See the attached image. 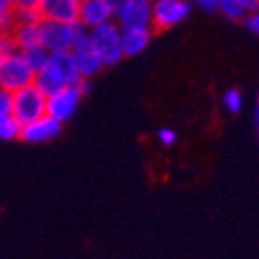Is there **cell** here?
<instances>
[{
	"label": "cell",
	"instance_id": "obj_17",
	"mask_svg": "<svg viewBox=\"0 0 259 259\" xmlns=\"http://www.w3.org/2000/svg\"><path fill=\"white\" fill-rule=\"evenodd\" d=\"M20 131H22V125L15 120L13 114L0 116V140H4V142L20 140Z\"/></svg>",
	"mask_w": 259,
	"mask_h": 259
},
{
	"label": "cell",
	"instance_id": "obj_8",
	"mask_svg": "<svg viewBox=\"0 0 259 259\" xmlns=\"http://www.w3.org/2000/svg\"><path fill=\"white\" fill-rule=\"evenodd\" d=\"M74 60V67H76L78 74L82 80H91L93 76L100 73L104 69V64L98 58L95 51L91 48V40H89V31L85 27L80 26V31H78L76 42H74V48L71 51Z\"/></svg>",
	"mask_w": 259,
	"mask_h": 259
},
{
	"label": "cell",
	"instance_id": "obj_13",
	"mask_svg": "<svg viewBox=\"0 0 259 259\" xmlns=\"http://www.w3.org/2000/svg\"><path fill=\"white\" fill-rule=\"evenodd\" d=\"M154 29L152 27H123L121 29V49L123 56H136L147 49Z\"/></svg>",
	"mask_w": 259,
	"mask_h": 259
},
{
	"label": "cell",
	"instance_id": "obj_5",
	"mask_svg": "<svg viewBox=\"0 0 259 259\" xmlns=\"http://www.w3.org/2000/svg\"><path fill=\"white\" fill-rule=\"evenodd\" d=\"M89 91V82L82 80L76 85H69L58 91L56 95L48 98V116L55 118L56 121L65 123L76 114L78 105L82 102V98L85 96V93Z\"/></svg>",
	"mask_w": 259,
	"mask_h": 259
},
{
	"label": "cell",
	"instance_id": "obj_14",
	"mask_svg": "<svg viewBox=\"0 0 259 259\" xmlns=\"http://www.w3.org/2000/svg\"><path fill=\"white\" fill-rule=\"evenodd\" d=\"M259 11V0H221L220 13L229 20H245L248 15Z\"/></svg>",
	"mask_w": 259,
	"mask_h": 259
},
{
	"label": "cell",
	"instance_id": "obj_4",
	"mask_svg": "<svg viewBox=\"0 0 259 259\" xmlns=\"http://www.w3.org/2000/svg\"><path fill=\"white\" fill-rule=\"evenodd\" d=\"M190 0H151L152 9V29L168 31L180 26L192 13Z\"/></svg>",
	"mask_w": 259,
	"mask_h": 259
},
{
	"label": "cell",
	"instance_id": "obj_25",
	"mask_svg": "<svg viewBox=\"0 0 259 259\" xmlns=\"http://www.w3.org/2000/svg\"><path fill=\"white\" fill-rule=\"evenodd\" d=\"M104 2L107 4V8L111 9L112 18H116L118 13H120L121 9H123V6H125L129 0H104Z\"/></svg>",
	"mask_w": 259,
	"mask_h": 259
},
{
	"label": "cell",
	"instance_id": "obj_16",
	"mask_svg": "<svg viewBox=\"0 0 259 259\" xmlns=\"http://www.w3.org/2000/svg\"><path fill=\"white\" fill-rule=\"evenodd\" d=\"M22 56H24V62L27 64V67H29L36 76V74L46 69L51 53L46 51L42 46H36V48H31V49H27V51H22Z\"/></svg>",
	"mask_w": 259,
	"mask_h": 259
},
{
	"label": "cell",
	"instance_id": "obj_27",
	"mask_svg": "<svg viewBox=\"0 0 259 259\" xmlns=\"http://www.w3.org/2000/svg\"><path fill=\"white\" fill-rule=\"evenodd\" d=\"M9 13H15V2L13 0H0V17Z\"/></svg>",
	"mask_w": 259,
	"mask_h": 259
},
{
	"label": "cell",
	"instance_id": "obj_10",
	"mask_svg": "<svg viewBox=\"0 0 259 259\" xmlns=\"http://www.w3.org/2000/svg\"><path fill=\"white\" fill-rule=\"evenodd\" d=\"M118 26L123 27H152L151 0H129L118 17Z\"/></svg>",
	"mask_w": 259,
	"mask_h": 259
},
{
	"label": "cell",
	"instance_id": "obj_29",
	"mask_svg": "<svg viewBox=\"0 0 259 259\" xmlns=\"http://www.w3.org/2000/svg\"><path fill=\"white\" fill-rule=\"evenodd\" d=\"M73 2H80V0H73Z\"/></svg>",
	"mask_w": 259,
	"mask_h": 259
},
{
	"label": "cell",
	"instance_id": "obj_24",
	"mask_svg": "<svg viewBox=\"0 0 259 259\" xmlns=\"http://www.w3.org/2000/svg\"><path fill=\"white\" fill-rule=\"evenodd\" d=\"M245 27L250 33H254L255 36H259V11H255V13H252V15H248V17L245 18Z\"/></svg>",
	"mask_w": 259,
	"mask_h": 259
},
{
	"label": "cell",
	"instance_id": "obj_11",
	"mask_svg": "<svg viewBox=\"0 0 259 259\" xmlns=\"http://www.w3.org/2000/svg\"><path fill=\"white\" fill-rule=\"evenodd\" d=\"M114 20L111 9L104 0H80L78 2V24L87 31Z\"/></svg>",
	"mask_w": 259,
	"mask_h": 259
},
{
	"label": "cell",
	"instance_id": "obj_12",
	"mask_svg": "<svg viewBox=\"0 0 259 259\" xmlns=\"http://www.w3.org/2000/svg\"><path fill=\"white\" fill-rule=\"evenodd\" d=\"M42 20L58 24H78V2L73 0H40Z\"/></svg>",
	"mask_w": 259,
	"mask_h": 259
},
{
	"label": "cell",
	"instance_id": "obj_20",
	"mask_svg": "<svg viewBox=\"0 0 259 259\" xmlns=\"http://www.w3.org/2000/svg\"><path fill=\"white\" fill-rule=\"evenodd\" d=\"M17 44H15V38L11 33H2L0 35V58L2 56H9L17 53Z\"/></svg>",
	"mask_w": 259,
	"mask_h": 259
},
{
	"label": "cell",
	"instance_id": "obj_26",
	"mask_svg": "<svg viewBox=\"0 0 259 259\" xmlns=\"http://www.w3.org/2000/svg\"><path fill=\"white\" fill-rule=\"evenodd\" d=\"M15 9H38L40 0H13Z\"/></svg>",
	"mask_w": 259,
	"mask_h": 259
},
{
	"label": "cell",
	"instance_id": "obj_7",
	"mask_svg": "<svg viewBox=\"0 0 259 259\" xmlns=\"http://www.w3.org/2000/svg\"><path fill=\"white\" fill-rule=\"evenodd\" d=\"M35 73L27 67L20 51L0 58V89L17 93L27 85H33Z\"/></svg>",
	"mask_w": 259,
	"mask_h": 259
},
{
	"label": "cell",
	"instance_id": "obj_6",
	"mask_svg": "<svg viewBox=\"0 0 259 259\" xmlns=\"http://www.w3.org/2000/svg\"><path fill=\"white\" fill-rule=\"evenodd\" d=\"M48 114V98L35 85L13 93V116L22 127Z\"/></svg>",
	"mask_w": 259,
	"mask_h": 259
},
{
	"label": "cell",
	"instance_id": "obj_1",
	"mask_svg": "<svg viewBox=\"0 0 259 259\" xmlns=\"http://www.w3.org/2000/svg\"><path fill=\"white\" fill-rule=\"evenodd\" d=\"M82 78L74 67V60L71 53H53L46 69L35 76L33 85L42 93L46 98L56 95L58 91L69 85H76Z\"/></svg>",
	"mask_w": 259,
	"mask_h": 259
},
{
	"label": "cell",
	"instance_id": "obj_21",
	"mask_svg": "<svg viewBox=\"0 0 259 259\" xmlns=\"http://www.w3.org/2000/svg\"><path fill=\"white\" fill-rule=\"evenodd\" d=\"M13 114V93L0 89V116Z\"/></svg>",
	"mask_w": 259,
	"mask_h": 259
},
{
	"label": "cell",
	"instance_id": "obj_23",
	"mask_svg": "<svg viewBox=\"0 0 259 259\" xmlns=\"http://www.w3.org/2000/svg\"><path fill=\"white\" fill-rule=\"evenodd\" d=\"M190 2L198 9L205 11V13H218V11H220L221 0H190Z\"/></svg>",
	"mask_w": 259,
	"mask_h": 259
},
{
	"label": "cell",
	"instance_id": "obj_18",
	"mask_svg": "<svg viewBox=\"0 0 259 259\" xmlns=\"http://www.w3.org/2000/svg\"><path fill=\"white\" fill-rule=\"evenodd\" d=\"M221 104H223V107L227 109L230 114H239L243 109V104H245V98H243L239 89L232 87V89H227V91L223 93V96H221Z\"/></svg>",
	"mask_w": 259,
	"mask_h": 259
},
{
	"label": "cell",
	"instance_id": "obj_3",
	"mask_svg": "<svg viewBox=\"0 0 259 259\" xmlns=\"http://www.w3.org/2000/svg\"><path fill=\"white\" fill-rule=\"evenodd\" d=\"M80 24H58V22L42 20L38 24L40 46L46 51L53 53H71L76 42Z\"/></svg>",
	"mask_w": 259,
	"mask_h": 259
},
{
	"label": "cell",
	"instance_id": "obj_19",
	"mask_svg": "<svg viewBox=\"0 0 259 259\" xmlns=\"http://www.w3.org/2000/svg\"><path fill=\"white\" fill-rule=\"evenodd\" d=\"M17 26H38L42 22V15L38 9H15Z\"/></svg>",
	"mask_w": 259,
	"mask_h": 259
},
{
	"label": "cell",
	"instance_id": "obj_28",
	"mask_svg": "<svg viewBox=\"0 0 259 259\" xmlns=\"http://www.w3.org/2000/svg\"><path fill=\"white\" fill-rule=\"evenodd\" d=\"M255 123H257V134H259V95H257V102H255Z\"/></svg>",
	"mask_w": 259,
	"mask_h": 259
},
{
	"label": "cell",
	"instance_id": "obj_2",
	"mask_svg": "<svg viewBox=\"0 0 259 259\" xmlns=\"http://www.w3.org/2000/svg\"><path fill=\"white\" fill-rule=\"evenodd\" d=\"M93 51L98 55L104 67H112L118 62H121L123 49H121V27L116 20H111L104 26H98L89 31Z\"/></svg>",
	"mask_w": 259,
	"mask_h": 259
},
{
	"label": "cell",
	"instance_id": "obj_22",
	"mask_svg": "<svg viewBox=\"0 0 259 259\" xmlns=\"http://www.w3.org/2000/svg\"><path fill=\"white\" fill-rule=\"evenodd\" d=\"M158 142L161 143V145H165V147H172L174 143L178 142V134L174 129H170V127H163V129L158 131Z\"/></svg>",
	"mask_w": 259,
	"mask_h": 259
},
{
	"label": "cell",
	"instance_id": "obj_9",
	"mask_svg": "<svg viewBox=\"0 0 259 259\" xmlns=\"http://www.w3.org/2000/svg\"><path fill=\"white\" fill-rule=\"evenodd\" d=\"M62 125L60 121H56L55 118L51 116H42L38 120L31 121L27 125L22 127L20 131V140L26 143H48V142H53L55 138H58L62 133Z\"/></svg>",
	"mask_w": 259,
	"mask_h": 259
},
{
	"label": "cell",
	"instance_id": "obj_15",
	"mask_svg": "<svg viewBox=\"0 0 259 259\" xmlns=\"http://www.w3.org/2000/svg\"><path fill=\"white\" fill-rule=\"evenodd\" d=\"M11 35H13L15 44H17V49L20 53L40 46L38 26H17Z\"/></svg>",
	"mask_w": 259,
	"mask_h": 259
}]
</instances>
